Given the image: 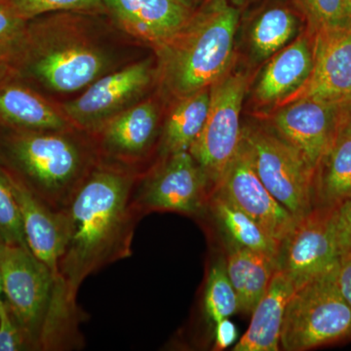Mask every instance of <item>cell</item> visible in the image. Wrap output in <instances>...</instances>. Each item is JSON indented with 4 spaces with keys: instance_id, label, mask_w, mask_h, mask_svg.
<instances>
[{
    "instance_id": "1",
    "label": "cell",
    "mask_w": 351,
    "mask_h": 351,
    "mask_svg": "<svg viewBox=\"0 0 351 351\" xmlns=\"http://www.w3.org/2000/svg\"><path fill=\"white\" fill-rule=\"evenodd\" d=\"M141 175L101 160L63 210L64 245L59 276L41 332L40 350H64L80 343L76 297L90 274L130 257L136 223L133 193Z\"/></svg>"
},
{
    "instance_id": "2",
    "label": "cell",
    "mask_w": 351,
    "mask_h": 351,
    "mask_svg": "<svg viewBox=\"0 0 351 351\" xmlns=\"http://www.w3.org/2000/svg\"><path fill=\"white\" fill-rule=\"evenodd\" d=\"M239 12L230 0H209L181 31L154 48L156 78L172 101L209 88L230 71Z\"/></svg>"
},
{
    "instance_id": "3",
    "label": "cell",
    "mask_w": 351,
    "mask_h": 351,
    "mask_svg": "<svg viewBox=\"0 0 351 351\" xmlns=\"http://www.w3.org/2000/svg\"><path fill=\"white\" fill-rule=\"evenodd\" d=\"M100 159L96 143L73 130L11 129L0 142V164L56 211L66 208Z\"/></svg>"
},
{
    "instance_id": "4",
    "label": "cell",
    "mask_w": 351,
    "mask_h": 351,
    "mask_svg": "<svg viewBox=\"0 0 351 351\" xmlns=\"http://www.w3.org/2000/svg\"><path fill=\"white\" fill-rule=\"evenodd\" d=\"M69 12L29 21L19 71L58 93H73L108 73L110 54Z\"/></svg>"
},
{
    "instance_id": "5",
    "label": "cell",
    "mask_w": 351,
    "mask_h": 351,
    "mask_svg": "<svg viewBox=\"0 0 351 351\" xmlns=\"http://www.w3.org/2000/svg\"><path fill=\"white\" fill-rule=\"evenodd\" d=\"M337 267L295 289L284 313L283 350H308L351 339V308L339 291Z\"/></svg>"
},
{
    "instance_id": "6",
    "label": "cell",
    "mask_w": 351,
    "mask_h": 351,
    "mask_svg": "<svg viewBox=\"0 0 351 351\" xmlns=\"http://www.w3.org/2000/svg\"><path fill=\"white\" fill-rule=\"evenodd\" d=\"M242 140L254 168L267 191L295 219L313 209L315 170L304 156L274 129L242 127Z\"/></svg>"
},
{
    "instance_id": "7",
    "label": "cell",
    "mask_w": 351,
    "mask_h": 351,
    "mask_svg": "<svg viewBox=\"0 0 351 351\" xmlns=\"http://www.w3.org/2000/svg\"><path fill=\"white\" fill-rule=\"evenodd\" d=\"M248 82L244 73L230 71L210 86L206 120L189 152L204 171L211 193L241 143L240 114Z\"/></svg>"
},
{
    "instance_id": "8",
    "label": "cell",
    "mask_w": 351,
    "mask_h": 351,
    "mask_svg": "<svg viewBox=\"0 0 351 351\" xmlns=\"http://www.w3.org/2000/svg\"><path fill=\"white\" fill-rule=\"evenodd\" d=\"M0 271L7 306L29 348L39 350L54 290V276L24 245H3L0 253Z\"/></svg>"
},
{
    "instance_id": "9",
    "label": "cell",
    "mask_w": 351,
    "mask_h": 351,
    "mask_svg": "<svg viewBox=\"0 0 351 351\" xmlns=\"http://www.w3.org/2000/svg\"><path fill=\"white\" fill-rule=\"evenodd\" d=\"M211 188L204 171L189 152L164 156L156 167L138 178L133 206L138 216L173 211L199 216L206 210Z\"/></svg>"
},
{
    "instance_id": "10",
    "label": "cell",
    "mask_w": 351,
    "mask_h": 351,
    "mask_svg": "<svg viewBox=\"0 0 351 351\" xmlns=\"http://www.w3.org/2000/svg\"><path fill=\"white\" fill-rule=\"evenodd\" d=\"M337 207H315L297 219L281 240L277 270L287 274L301 287L307 281L326 274L339 265L336 230Z\"/></svg>"
},
{
    "instance_id": "11",
    "label": "cell",
    "mask_w": 351,
    "mask_h": 351,
    "mask_svg": "<svg viewBox=\"0 0 351 351\" xmlns=\"http://www.w3.org/2000/svg\"><path fill=\"white\" fill-rule=\"evenodd\" d=\"M154 78L152 60L138 61L101 75L62 110L75 129L96 135L108 120L135 105Z\"/></svg>"
},
{
    "instance_id": "12",
    "label": "cell",
    "mask_w": 351,
    "mask_h": 351,
    "mask_svg": "<svg viewBox=\"0 0 351 351\" xmlns=\"http://www.w3.org/2000/svg\"><path fill=\"white\" fill-rule=\"evenodd\" d=\"M345 108L346 105L306 97L281 105L270 122L315 170L338 138Z\"/></svg>"
},
{
    "instance_id": "13",
    "label": "cell",
    "mask_w": 351,
    "mask_h": 351,
    "mask_svg": "<svg viewBox=\"0 0 351 351\" xmlns=\"http://www.w3.org/2000/svg\"><path fill=\"white\" fill-rule=\"evenodd\" d=\"M280 243L295 219L261 181L246 145L241 143L216 188Z\"/></svg>"
},
{
    "instance_id": "14",
    "label": "cell",
    "mask_w": 351,
    "mask_h": 351,
    "mask_svg": "<svg viewBox=\"0 0 351 351\" xmlns=\"http://www.w3.org/2000/svg\"><path fill=\"white\" fill-rule=\"evenodd\" d=\"M351 103V25L314 32V64L307 82L280 104L299 98Z\"/></svg>"
},
{
    "instance_id": "15",
    "label": "cell",
    "mask_w": 351,
    "mask_h": 351,
    "mask_svg": "<svg viewBox=\"0 0 351 351\" xmlns=\"http://www.w3.org/2000/svg\"><path fill=\"white\" fill-rule=\"evenodd\" d=\"M158 122V110L152 101L135 104L119 112L93 136L101 160L138 173L134 165L151 151Z\"/></svg>"
},
{
    "instance_id": "16",
    "label": "cell",
    "mask_w": 351,
    "mask_h": 351,
    "mask_svg": "<svg viewBox=\"0 0 351 351\" xmlns=\"http://www.w3.org/2000/svg\"><path fill=\"white\" fill-rule=\"evenodd\" d=\"M107 12L131 36L154 48L167 43L193 16L178 0H103Z\"/></svg>"
},
{
    "instance_id": "17",
    "label": "cell",
    "mask_w": 351,
    "mask_h": 351,
    "mask_svg": "<svg viewBox=\"0 0 351 351\" xmlns=\"http://www.w3.org/2000/svg\"><path fill=\"white\" fill-rule=\"evenodd\" d=\"M7 172L19 205L27 247L52 272L56 283L66 239L63 213L48 206L17 177Z\"/></svg>"
},
{
    "instance_id": "18",
    "label": "cell",
    "mask_w": 351,
    "mask_h": 351,
    "mask_svg": "<svg viewBox=\"0 0 351 351\" xmlns=\"http://www.w3.org/2000/svg\"><path fill=\"white\" fill-rule=\"evenodd\" d=\"M313 64L314 32L309 29L272 58L256 86V99L263 105L282 103L307 82Z\"/></svg>"
},
{
    "instance_id": "19",
    "label": "cell",
    "mask_w": 351,
    "mask_h": 351,
    "mask_svg": "<svg viewBox=\"0 0 351 351\" xmlns=\"http://www.w3.org/2000/svg\"><path fill=\"white\" fill-rule=\"evenodd\" d=\"M0 80V124L12 130L69 131L75 129L63 110L17 82Z\"/></svg>"
},
{
    "instance_id": "20",
    "label": "cell",
    "mask_w": 351,
    "mask_h": 351,
    "mask_svg": "<svg viewBox=\"0 0 351 351\" xmlns=\"http://www.w3.org/2000/svg\"><path fill=\"white\" fill-rule=\"evenodd\" d=\"M292 279L277 270L267 292L252 313L250 326L237 341L234 351H277L280 350V335L284 313L294 294Z\"/></svg>"
},
{
    "instance_id": "21",
    "label": "cell",
    "mask_w": 351,
    "mask_h": 351,
    "mask_svg": "<svg viewBox=\"0 0 351 351\" xmlns=\"http://www.w3.org/2000/svg\"><path fill=\"white\" fill-rule=\"evenodd\" d=\"M225 263L239 299V311L253 313L276 274V257L265 252L230 246Z\"/></svg>"
},
{
    "instance_id": "22",
    "label": "cell",
    "mask_w": 351,
    "mask_h": 351,
    "mask_svg": "<svg viewBox=\"0 0 351 351\" xmlns=\"http://www.w3.org/2000/svg\"><path fill=\"white\" fill-rule=\"evenodd\" d=\"M313 208L338 207L351 200V134L341 132L321 159L313 178Z\"/></svg>"
},
{
    "instance_id": "23",
    "label": "cell",
    "mask_w": 351,
    "mask_h": 351,
    "mask_svg": "<svg viewBox=\"0 0 351 351\" xmlns=\"http://www.w3.org/2000/svg\"><path fill=\"white\" fill-rule=\"evenodd\" d=\"M207 208L221 226L230 246L265 252L277 258L280 243L234 204L221 189L212 191Z\"/></svg>"
},
{
    "instance_id": "24",
    "label": "cell",
    "mask_w": 351,
    "mask_h": 351,
    "mask_svg": "<svg viewBox=\"0 0 351 351\" xmlns=\"http://www.w3.org/2000/svg\"><path fill=\"white\" fill-rule=\"evenodd\" d=\"M209 101L210 87L175 101L161 133L162 157L189 152L204 126Z\"/></svg>"
},
{
    "instance_id": "25",
    "label": "cell",
    "mask_w": 351,
    "mask_h": 351,
    "mask_svg": "<svg viewBox=\"0 0 351 351\" xmlns=\"http://www.w3.org/2000/svg\"><path fill=\"white\" fill-rule=\"evenodd\" d=\"M298 21L285 7L267 9L254 22L250 39L254 54L267 59L283 49L295 38Z\"/></svg>"
},
{
    "instance_id": "26",
    "label": "cell",
    "mask_w": 351,
    "mask_h": 351,
    "mask_svg": "<svg viewBox=\"0 0 351 351\" xmlns=\"http://www.w3.org/2000/svg\"><path fill=\"white\" fill-rule=\"evenodd\" d=\"M29 21L0 0V80L19 75L27 48Z\"/></svg>"
},
{
    "instance_id": "27",
    "label": "cell",
    "mask_w": 351,
    "mask_h": 351,
    "mask_svg": "<svg viewBox=\"0 0 351 351\" xmlns=\"http://www.w3.org/2000/svg\"><path fill=\"white\" fill-rule=\"evenodd\" d=\"M204 308L208 319L214 325L239 311V299L223 261L215 263L210 270L205 289Z\"/></svg>"
},
{
    "instance_id": "28",
    "label": "cell",
    "mask_w": 351,
    "mask_h": 351,
    "mask_svg": "<svg viewBox=\"0 0 351 351\" xmlns=\"http://www.w3.org/2000/svg\"><path fill=\"white\" fill-rule=\"evenodd\" d=\"M313 32H331L351 25V0H301Z\"/></svg>"
},
{
    "instance_id": "29",
    "label": "cell",
    "mask_w": 351,
    "mask_h": 351,
    "mask_svg": "<svg viewBox=\"0 0 351 351\" xmlns=\"http://www.w3.org/2000/svg\"><path fill=\"white\" fill-rule=\"evenodd\" d=\"M23 19L31 21L57 12H107L103 0H7Z\"/></svg>"
},
{
    "instance_id": "30",
    "label": "cell",
    "mask_w": 351,
    "mask_h": 351,
    "mask_svg": "<svg viewBox=\"0 0 351 351\" xmlns=\"http://www.w3.org/2000/svg\"><path fill=\"white\" fill-rule=\"evenodd\" d=\"M0 239L4 244L27 246L19 205L14 195L8 172L1 164H0Z\"/></svg>"
},
{
    "instance_id": "31",
    "label": "cell",
    "mask_w": 351,
    "mask_h": 351,
    "mask_svg": "<svg viewBox=\"0 0 351 351\" xmlns=\"http://www.w3.org/2000/svg\"><path fill=\"white\" fill-rule=\"evenodd\" d=\"M29 348L24 334L21 331L9 311L6 302L0 301V351H17Z\"/></svg>"
},
{
    "instance_id": "32",
    "label": "cell",
    "mask_w": 351,
    "mask_h": 351,
    "mask_svg": "<svg viewBox=\"0 0 351 351\" xmlns=\"http://www.w3.org/2000/svg\"><path fill=\"white\" fill-rule=\"evenodd\" d=\"M336 230L341 257H351V200L337 207Z\"/></svg>"
},
{
    "instance_id": "33",
    "label": "cell",
    "mask_w": 351,
    "mask_h": 351,
    "mask_svg": "<svg viewBox=\"0 0 351 351\" xmlns=\"http://www.w3.org/2000/svg\"><path fill=\"white\" fill-rule=\"evenodd\" d=\"M237 335V326L228 318L219 321L215 324V350H225L233 345Z\"/></svg>"
},
{
    "instance_id": "34",
    "label": "cell",
    "mask_w": 351,
    "mask_h": 351,
    "mask_svg": "<svg viewBox=\"0 0 351 351\" xmlns=\"http://www.w3.org/2000/svg\"><path fill=\"white\" fill-rule=\"evenodd\" d=\"M337 281L341 294L351 308V257L343 256L339 258L337 267Z\"/></svg>"
},
{
    "instance_id": "35",
    "label": "cell",
    "mask_w": 351,
    "mask_h": 351,
    "mask_svg": "<svg viewBox=\"0 0 351 351\" xmlns=\"http://www.w3.org/2000/svg\"><path fill=\"white\" fill-rule=\"evenodd\" d=\"M341 132L351 134V103L346 106L343 126H341Z\"/></svg>"
},
{
    "instance_id": "36",
    "label": "cell",
    "mask_w": 351,
    "mask_h": 351,
    "mask_svg": "<svg viewBox=\"0 0 351 351\" xmlns=\"http://www.w3.org/2000/svg\"><path fill=\"white\" fill-rule=\"evenodd\" d=\"M178 1L182 2V3L184 4V5L191 7V4H193V0H178Z\"/></svg>"
},
{
    "instance_id": "37",
    "label": "cell",
    "mask_w": 351,
    "mask_h": 351,
    "mask_svg": "<svg viewBox=\"0 0 351 351\" xmlns=\"http://www.w3.org/2000/svg\"><path fill=\"white\" fill-rule=\"evenodd\" d=\"M3 294V288H2V277L1 271H0V301H1V295Z\"/></svg>"
},
{
    "instance_id": "38",
    "label": "cell",
    "mask_w": 351,
    "mask_h": 351,
    "mask_svg": "<svg viewBox=\"0 0 351 351\" xmlns=\"http://www.w3.org/2000/svg\"><path fill=\"white\" fill-rule=\"evenodd\" d=\"M3 241L0 239V253H1L2 248H3Z\"/></svg>"
},
{
    "instance_id": "39",
    "label": "cell",
    "mask_w": 351,
    "mask_h": 351,
    "mask_svg": "<svg viewBox=\"0 0 351 351\" xmlns=\"http://www.w3.org/2000/svg\"><path fill=\"white\" fill-rule=\"evenodd\" d=\"M230 1H233V2H240V1H242V0H230Z\"/></svg>"
}]
</instances>
